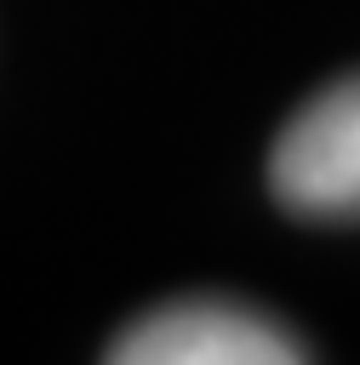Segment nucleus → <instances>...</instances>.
<instances>
[{
	"label": "nucleus",
	"mask_w": 360,
	"mask_h": 365,
	"mask_svg": "<svg viewBox=\"0 0 360 365\" xmlns=\"http://www.w3.org/2000/svg\"><path fill=\"white\" fill-rule=\"evenodd\" d=\"M103 359L114 365H297L303 342L240 302L189 297L131 319L103 348Z\"/></svg>",
	"instance_id": "nucleus-1"
},
{
	"label": "nucleus",
	"mask_w": 360,
	"mask_h": 365,
	"mask_svg": "<svg viewBox=\"0 0 360 365\" xmlns=\"http://www.w3.org/2000/svg\"><path fill=\"white\" fill-rule=\"evenodd\" d=\"M269 182L297 217H360V74L291 114L274 137Z\"/></svg>",
	"instance_id": "nucleus-2"
}]
</instances>
